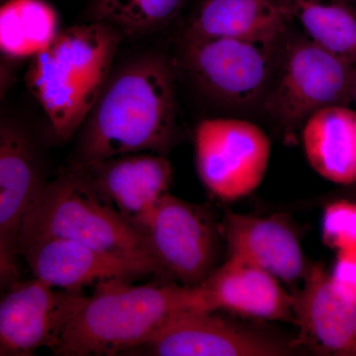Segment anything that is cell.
<instances>
[{
	"label": "cell",
	"instance_id": "26",
	"mask_svg": "<svg viewBox=\"0 0 356 356\" xmlns=\"http://www.w3.org/2000/svg\"><path fill=\"white\" fill-rule=\"evenodd\" d=\"M351 102L356 104V67L353 72V84H351Z\"/></svg>",
	"mask_w": 356,
	"mask_h": 356
},
{
	"label": "cell",
	"instance_id": "9",
	"mask_svg": "<svg viewBox=\"0 0 356 356\" xmlns=\"http://www.w3.org/2000/svg\"><path fill=\"white\" fill-rule=\"evenodd\" d=\"M196 170L205 188L222 201L259 188L270 159L268 136L257 124L235 118L204 119L194 134Z\"/></svg>",
	"mask_w": 356,
	"mask_h": 356
},
{
	"label": "cell",
	"instance_id": "24",
	"mask_svg": "<svg viewBox=\"0 0 356 356\" xmlns=\"http://www.w3.org/2000/svg\"><path fill=\"white\" fill-rule=\"evenodd\" d=\"M11 76H13V72H11L10 67L6 63L0 60V99L6 93V89L10 83Z\"/></svg>",
	"mask_w": 356,
	"mask_h": 356
},
{
	"label": "cell",
	"instance_id": "22",
	"mask_svg": "<svg viewBox=\"0 0 356 356\" xmlns=\"http://www.w3.org/2000/svg\"><path fill=\"white\" fill-rule=\"evenodd\" d=\"M323 242L332 250L356 247V200L332 197L322 218Z\"/></svg>",
	"mask_w": 356,
	"mask_h": 356
},
{
	"label": "cell",
	"instance_id": "3",
	"mask_svg": "<svg viewBox=\"0 0 356 356\" xmlns=\"http://www.w3.org/2000/svg\"><path fill=\"white\" fill-rule=\"evenodd\" d=\"M122 36L98 21L60 30L31 58L27 83L60 140L70 139L106 86Z\"/></svg>",
	"mask_w": 356,
	"mask_h": 356
},
{
	"label": "cell",
	"instance_id": "20",
	"mask_svg": "<svg viewBox=\"0 0 356 356\" xmlns=\"http://www.w3.org/2000/svg\"><path fill=\"white\" fill-rule=\"evenodd\" d=\"M55 9L44 0H6L0 4V55L33 58L60 32Z\"/></svg>",
	"mask_w": 356,
	"mask_h": 356
},
{
	"label": "cell",
	"instance_id": "7",
	"mask_svg": "<svg viewBox=\"0 0 356 356\" xmlns=\"http://www.w3.org/2000/svg\"><path fill=\"white\" fill-rule=\"evenodd\" d=\"M283 41L284 37L273 40L185 37L184 64L206 95L231 106H248L270 88Z\"/></svg>",
	"mask_w": 356,
	"mask_h": 356
},
{
	"label": "cell",
	"instance_id": "4",
	"mask_svg": "<svg viewBox=\"0 0 356 356\" xmlns=\"http://www.w3.org/2000/svg\"><path fill=\"white\" fill-rule=\"evenodd\" d=\"M51 238L74 241L151 262L156 267L140 232L95 188L77 165L44 184L21 226L17 248Z\"/></svg>",
	"mask_w": 356,
	"mask_h": 356
},
{
	"label": "cell",
	"instance_id": "2",
	"mask_svg": "<svg viewBox=\"0 0 356 356\" xmlns=\"http://www.w3.org/2000/svg\"><path fill=\"white\" fill-rule=\"evenodd\" d=\"M200 310L197 286L108 281L83 297L51 351L60 356L132 355L180 314Z\"/></svg>",
	"mask_w": 356,
	"mask_h": 356
},
{
	"label": "cell",
	"instance_id": "12",
	"mask_svg": "<svg viewBox=\"0 0 356 356\" xmlns=\"http://www.w3.org/2000/svg\"><path fill=\"white\" fill-rule=\"evenodd\" d=\"M35 278L51 287L79 293L83 287L159 274L151 262L65 240L41 238L20 245Z\"/></svg>",
	"mask_w": 356,
	"mask_h": 356
},
{
	"label": "cell",
	"instance_id": "18",
	"mask_svg": "<svg viewBox=\"0 0 356 356\" xmlns=\"http://www.w3.org/2000/svg\"><path fill=\"white\" fill-rule=\"evenodd\" d=\"M291 23L281 0H205L186 38L280 39Z\"/></svg>",
	"mask_w": 356,
	"mask_h": 356
},
{
	"label": "cell",
	"instance_id": "16",
	"mask_svg": "<svg viewBox=\"0 0 356 356\" xmlns=\"http://www.w3.org/2000/svg\"><path fill=\"white\" fill-rule=\"evenodd\" d=\"M44 184L25 134L0 123V236L14 250L26 215Z\"/></svg>",
	"mask_w": 356,
	"mask_h": 356
},
{
	"label": "cell",
	"instance_id": "13",
	"mask_svg": "<svg viewBox=\"0 0 356 356\" xmlns=\"http://www.w3.org/2000/svg\"><path fill=\"white\" fill-rule=\"evenodd\" d=\"M221 229L228 259L259 267L288 285L305 277L311 264L298 232L285 215L264 217L227 211Z\"/></svg>",
	"mask_w": 356,
	"mask_h": 356
},
{
	"label": "cell",
	"instance_id": "11",
	"mask_svg": "<svg viewBox=\"0 0 356 356\" xmlns=\"http://www.w3.org/2000/svg\"><path fill=\"white\" fill-rule=\"evenodd\" d=\"M293 313L304 350L356 356V298L322 264L309 267L301 289L293 294Z\"/></svg>",
	"mask_w": 356,
	"mask_h": 356
},
{
	"label": "cell",
	"instance_id": "6",
	"mask_svg": "<svg viewBox=\"0 0 356 356\" xmlns=\"http://www.w3.org/2000/svg\"><path fill=\"white\" fill-rule=\"evenodd\" d=\"M138 231L159 275L179 284L197 286L217 266L222 229L204 206L168 192Z\"/></svg>",
	"mask_w": 356,
	"mask_h": 356
},
{
	"label": "cell",
	"instance_id": "14",
	"mask_svg": "<svg viewBox=\"0 0 356 356\" xmlns=\"http://www.w3.org/2000/svg\"><path fill=\"white\" fill-rule=\"evenodd\" d=\"M96 189L139 229L172 182L170 161L156 153H135L79 163Z\"/></svg>",
	"mask_w": 356,
	"mask_h": 356
},
{
	"label": "cell",
	"instance_id": "10",
	"mask_svg": "<svg viewBox=\"0 0 356 356\" xmlns=\"http://www.w3.org/2000/svg\"><path fill=\"white\" fill-rule=\"evenodd\" d=\"M83 297L37 278L14 286L0 299V355L53 350Z\"/></svg>",
	"mask_w": 356,
	"mask_h": 356
},
{
	"label": "cell",
	"instance_id": "1",
	"mask_svg": "<svg viewBox=\"0 0 356 356\" xmlns=\"http://www.w3.org/2000/svg\"><path fill=\"white\" fill-rule=\"evenodd\" d=\"M175 74L165 58L145 55L111 74L83 125L79 163L161 154L177 134Z\"/></svg>",
	"mask_w": 356,
	"mask_h": 356
},
{
	"label": "cell",
	"instance_id": "25",
	"mask_svg": "<svg viewBox=\"0 0 356 356\" xmlns=\"http://www.w3.org/2000/svg\"><path fill=\"white\" fill-rule=\"evenodd\" d=\"M332 197H346L356 200V184L350 185V186L344 187L343 189L337 192V194L332 196Z\"/></svg>",
	"mask_w": 356,
	"mask_h": 356
},
{
	"label": "cell",
	"instance_id": "21",
	"mask_svg": "<svg viewBox=\"0 0 356 356\" xmlns=\"http://www.w3.org/2000/svg\"><path fill=\"white\" fill-rule=\"evenodd\" d=\"M185 0H95L93 21L111 26L122 37H140L172 19Z\"/></svg>",
	"mask_w": 356,
	"mask_h": 356
},
{
	"label": "cell",
	"instance_id": "27",
	"mask_svg": "<svg viewBox=\"0 0 356 356\" xmlns=\"http://www.w3.org/2000/svg\"><path fill=\"white\" fill-rule=\"evenodd\" d=\"M6 247L13 248V250H15L13 247H10V245H9L8 243H7L6 241H4L3 238H1V236H0V248Z\"/></svg>",
	"mask_w": 356,
	"mask_h": 356
},
{
	"label": "cell",
	"instance_id": "23",
	"mask_svg": "<svg viewBox=\"0 0 356 356\" xmlns=\"http://www.w3.org/2000/svg\"><path fill=\"white\" fill-rule=\"evenodd\" d=\"M332 280L356 298V247L337 252L332 267Z\"/></svg>",
	"mask_w": 356,
	"mask_h": 356
},
{
	"label": "cell",
	"instance_id": "8",
	"mask_svg": "<svg viewBox=\"0 0 356 356\" xmlns=\"http://www.w3.org/2000/svg\"><path fill=\"white\" fill-rule=\"evenodd\" d=\"M222 311H189L170 321L132 355L156 356H287L303 353L291 339Z\"/></svg>",
	"mask_w": 356,
	"mask_h": 356
},
{
	"label": "cell",
	"instance_id": "15",
	"mask_svg": "<svg viewBox=\"0 0 356 356\" xmlns=\"http://www.w3.org/2000/svg\"><path fill=\"white\" fill-rule=\"evenodd\" d=\"M197 286L204 310L294 324L293 294L277 278L247 262L227 259Z\"/></svg>",
	"mask_w": 356,
	"mask_h": 356
},
{
	"label": "cell",
	"instance_id": "5",
	"mask_svg": "<svg viewBox=\"0 0 356 356\" xmlns=\"http://www.w3.org/2000/svg\"><path fill=\"white\" fill-rule=\"evenodd\" d=\"M355 69L304 36L292 40L282 46L266 108L285 131L295 132L318 110L350 104Z\"/></svg>",
	"mask_w": 356,
	"mask_h": 356
},
{
	"label": "cell",
	"instance_id": "17",
	"mask_svg": "<svg viewBox=\"0 0 356 356\" xmlns=\"http://www.w3.org/2000/svg\"><path fill=\"white\" fill-rule=\"evenodd\" d=\"M302 144L311 168L325 180L356 184V111L348 105L318 110L302 127Z\"/></svg>",
	"mask_w": 356,
	"mask_h": 356
},
{
	"label": "cell",
	"instance_id": "19",
	"mask_svg": "<svg viewBox=\"0 0 356 356\" xmlns=\"http://www.w3.org/2000/svg\"><path fill=\"white\" fill-rule=\"evenodd\" d=\"M314 44L356 67V8L350 0H281Z\"/></svg>",
	"mask_w": 356,
	"mask_h": 356
}]
</instances>
